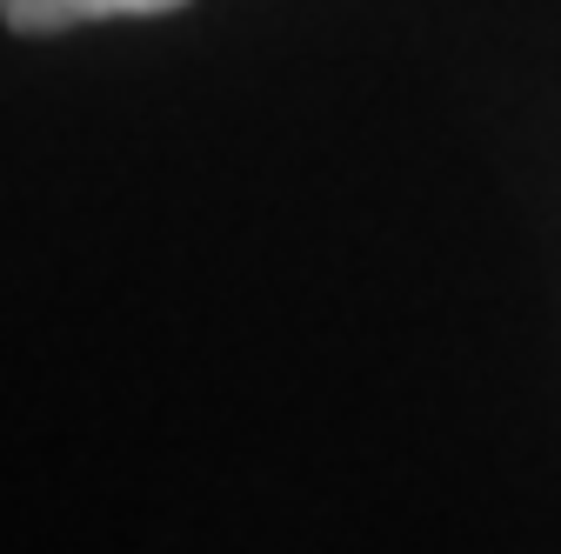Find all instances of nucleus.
Listing matches in <instances>:
<instances>
[{"mask_svg": "<svg viewBox=\"0 0 561 554\" xmlns=\"http://www.w3.org/2000/svg\"><path fill=\"white\" fill-rule=\"evenodd\" d=\"M187 0H0V21L14 34H60L88 21H121V14H174Z\"/></svg>", "mask_w": 561, "mask_h": 554, "instance_id": "f257e3e1", "label": "nucleus"}]
</instances>
